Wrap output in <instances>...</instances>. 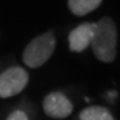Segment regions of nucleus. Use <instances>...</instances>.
<instances>
[{
	"mask_svg": "<svg viewBox=\"0 0 120 120\" xmlns=\"http://www.w3.org/2000/svg\"><path fill=\"white\" fill-rule=\"evenodd\" d=\"M117 30L111 17H103L96 23L91 47L96 59L104 63H111L116 57Z\"/></svg>",
	"mask_w": 120,
	"mask_h": 120,
	"instance_id": "f257e3e1",
	"label": "nucleus"
},
{
	"mask_svg": "<svg viewBox=\"0 0 120 120\" xmlns=\"http://www.w3.org/2000/svg\"><path fill=\"white\" fill-rule=\"evenodd\" d=\"M56 47V38L53 31H48L31 40L23 52V61L30 68H39L53 53Z\"/></svg>",
	"mask_w": 120,
	"mask_h": 120,
	"instance_id": "f03ea898",
	"label": "nucleus"
},
{
	"mask_svg": "<svg viewBox=\"0 0 120 120\" xmlns=\"http://www.w3.org/2000/svg\"><path fill=\"white\" fill-rule=\"evenodd\" d=\"M28 72L22 67H11L0 73V98L19 95L28 84Z\"/></svg>",
	"mask_w": 120,
	"mask_h": 120,
	"instance_id": "7ed1b4c3",
	"label": "nucleus"
},
{
	"mask_svg": "<svg viewBox=\"0 0 120 120\" xmlns=\"http://www.w3.org/2000/svg\"><path fill=\"white\" fill-rule=\"evenodd\" d=\"M43 109L45 115L53 119H64L72 113L73 105L68 98L61 92H51L43 101Z\"/></svg>",
	"mask_w": 120,
	"mask_h": 120,
	"instance_id": "20e7f679",
	"label": "nucleus"
},
{
	"mask_svg": "<svg viewBox=\"0 0 120 120\" xmlns=\"http://www.w3.org/2000/svg\"><path fill=\"white\" fill-rule=\"evenodd\" d=\"M95 30L96 23H83L73 28L68 36L69 49L72 52H83L87 47H90Z\"/></svg>",
	"mask_w": 120,
	"mask_h": 120,
	"instance_id": "39448f33",
	"label": "nucleus"
},
{
	"mask_svg": "<svg viewBox=\"0 0 120 120\" xmlns=\"http://www.w3.org/2000/svg\"><path fill=\"white\" fill-rule=\"evenodd\" d=\"M103 0H68V8L75 16H86L101 4Z\"/></svg>",
	"mask_w": 120,
	"mask_h": 120,
	"instance_id": "423d86ee",
	"label": "nucleus"
},
{
	"mask_svg": "<svg viewBox=\"0 0 120 120\" xmlns=\"http://www.w3.org/2000/svg\"><path fill=\"white\" fill-rule=\"evenodd\" d=\"M80 120H113L111 112L104 107H88L79 115Z\"/></svg>",
	"mask_w": 120,
	"mask_h": 120,
	"instance_id": "0eeeda50",
	"label": "nucleus"
},
{
	"mask_svg": "<svg viewBox=\"0 0 120 120\" xmlns=\"http://www.w3.org/2000/svg\"><path fill=\"white\" fill-rule=\"evenodd\" d=\"M5 120H30V119H28V116H27V113L24 111L16 109V111L11 112Z\"/></svg>",
	"mask_w": 120,
	"mask_h": 120,
	"instance_id": "6e6552de",
	"label": "nucleus"
}]
</instances>
